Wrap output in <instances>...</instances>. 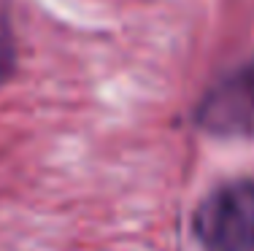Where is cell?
I'll use <instances>...</instances> for the list:
<instances>
[{
  "label": "cell",
  "mask_w": 254,
  "mask_h": 251,
  "mask_svg": "<svg viewBox=\"0 0 254 251\" xmlns=\"http://www.w3.org/2000/svg\"><path fill=\"white\" fill-rule=\"evenodd\" d=\"M190 232L200 251H254V178H227L203 195Z\"/></svg>",
  "instance_id": "cell-1"
},
{
  "label": "cell",
  "mask_w": 254,
  "mask_h": 251,
  "mask_svg": "<svg viewBox=\"0 0 254 251\" xmlns=\"http://www.w3.org/2000/svg\"><path fill=\"white\" fill-rule=\"evenodd\" d=\"M192 122L219 141H254V57L235 65L205 89Z\"/></svg>",
  "instance_id": "cell-2"
}]
</instances>
